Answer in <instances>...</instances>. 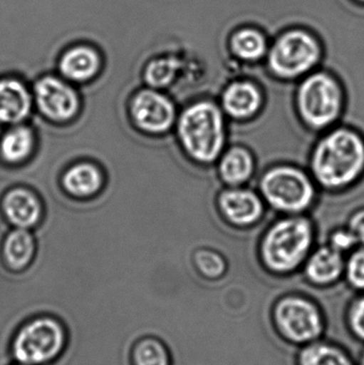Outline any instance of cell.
<instances>
[{
    "label": "cell",
    "mask_w": 364,
    "mask_h": 365,
    "mask_svg": "<svg viewBox=\"0 0 364 365\" xmlns=\"http://www.w3.org/2000/svg\"><path fill=\"white\" fill-rule=\"evenodd\" d=\"M314 182L326 190L352 186L364 173V138L350 128L328 130L316 143L310 158Z\"/></svg>",
    "instance_id": "obj_1"
},
{
    "label": "cell",
    "mask_w": 364,
    "mask_h": 365,
    "mask_svg": "<svg viewBox=\"0 0 364 365\" xmlns=\"http://www.w3.org/2000/svg\"><path fill=\"white\" fill-rule=\"evenodd\" d=\"M70 329L66 322L51 313H40L24 321L13 334L10 356L19 365H64L71 357Z\"/></svg>",
    "instance_id": "obj_2"
},
{
    "label": "cell",
    "mask_w": 364,
    "mask_h": 365,
    "mask_svg": "<svg viewBox=\"0 0 364 365\" xmlns=\"http://www.w3.org/2000/svg\"><path fill=\"white\" fill-rule=\"evenodd\" d=\"M224 115L222 107L209 100L192 103L177 115V140L192 162L205 166L218 162L227 143Z\"/></svg>",
    "instance_id": "obj_3"
},
{
    "label": "cell",
    "mask_w": 364,
    "mask_h": 365,
    "mask_svg": "<svg viewBox=\"0 0 364 365\" xmlns=\"http://www.w3.org/2000/svg\"><path fill=\"white\" fill-rule=\"evenodd\" d=\"M313 242V225L307 217L286 215L274 222L263 235L261 261L273 274H290L305 263Z\"/></svg>",
    "instance_id": "obj_4"
},
{
    "label": "cell",
    "mask_w": 364,
    "mask_h": 365,
    "mask_svg": "<svg viewBox=\"0 0 364 365\" xmlns=\"http://www.w3.org/2000/svg\"><path fill=\"white\" fill-rule=\"evenodd\" d=\"M295 105L299 119L309 130H326L343 113V89L328 73H312L297 88Z\"/></svg>",
    "instance_id": "obj_5"
},
{
    "label": "cell",
    "mask_w": 364,
    "mask_h": 365,
    "mask_svg": "<svg viewBox=\"0 0 364 365\" xmlns=\"http://www.w3.org/2000/svg\"><path fill=\"white\" fill-rule=\"evenodd\" d=\"M259 190L265 204L284 215H303L316 199L311 175L291 165H277L261 177Z\"/></svg>",
    "instance_id": "obj_6"
},
{
    "label": "cell",
    "mask_w": 364,
    "mask_h": 365,
    "mask_svg": "<svg viewBox=\"0 0 364 365\" xmlns=\"http://www.w3.org/2000/svg\"><path fill=\"white\" fill-rule=\"evenodd\" d=\"M320 58L316 38L303 30H292L282 34L271 47L269 68L277 78L293 81L311 72Z\"/></svg>",
    "instance_id": "obj_7"
},
{
    "label": "cell",
    "mask_w": 364,
    "mask_h": 365,
    "mask_svg": "<svg viewBox=\"0 0 364 365\" xmlns=\"http://www.w3.org/2000/svg\"><path fill=\"white\" fill-rule=\"evenodd\" d=\"M274 321L282 336L295 344L313 342L324 330V321L316 304L298 296L279 300L274 309Z\"/></svg>",
    "instance_id": "obj_8"
},
{
    "label": "cell",
    "mask_w": 364,
    "mask_h": 365,
    "mask_svg": "<svg viewBox=\"0 0 364 365\" xmlns=\"http://www.w3.org/2000/svg\"><path fill=\"white\" fill-rule=\"evenodd\" d=\"M130 109L135 125L149 135L166 134L177 123L175 103L154 88L139 90L132 98Z\"/></svg>",
    "instance_id": "obj_9"
},
{
    "label": "cell",
    "mask_w": 364,
    "mask_h": 365,
    "mask_svg": "<svg viewBox=\"0 0 364 365\" xmlns=\"http://www.w3.org/2000/svg\"><path fill=\"white\" fill-rule=\"evenodd\" d=\"M33 90L36 107L49 121L66 123L78 113L80 98L76 90L62 79L46 75L36 81Z\"/></svg>",
    "instance_id": "obj_10"
},
{
    "label": "cell",
    "mask_w": 364,
    "mask_h": 365,
    "mask_svg": "<svg viewBox=\"0 0 364 365\" xmlns=\"http://www.w3.org/2000/svg\"><path fill=\"white\" fill-rule=\"evenodd\" d=\"M264 204L260 193L245 187H229L218 195L217 205L224 220L234 227L256 225L264 215Z\"/></svg>",
    "instance_id": "obj_11"
},
{
    "label": "cell",
    "mask_w": 364,
    "mask_h": 365,
    "mask_svg": "<svg viewBox=\"0 0 364 365\" xmlns=\"http://www.w3.org/2000/svg\"><path fill=\"white\" fill-rule=\"evenodd\" d=\"M2 212L10 225L29 229L40 222L43 215L42 197L30 187H13L4 193Z\"/></svg>",
    "instance_id": "obj_12"
},
{
    "label": "cell",
    "mask_w": 364,
    "mask_h": 365,
    "mask_svg": "<svg viewBox=\"0 0 364 365\" xmlns=\"http://www.w3.org/2000/svg\"><path fill=\"white\" fill-rule=\"evenodd\" d=\"M263 94L254 83L233 81L222 94V107L224 115L236 121H247L256 117L263 106Z\"/></svg>",
    "instance_id": "obj_13"
},
{
    "label": "cell",
    "mask_w": 364,
    "mask_h": 365,
    "mask_svg": "<svg viewBox=\"0 0 364 365\" xmlns=\"http://www.w3.org/2000/svg\"><path fill=\"white\" fill-rule=\"evenodd\" d=\"M32 96L23 81L0 79V124H19L32 113Z\"/></svg>",
    "instance_id": "obj_14"
},
{
    "label": "cell",
    "mask_w": 364,
    "mask_h": 365,
    "mask_svg": "<svg viewBox=\"0 0 364 365\" xmlns=\"http://www.w3.org/2000/svg\"><path fill=\"white\" fill-rule=\"evenodd\" d=\"M343 253L323 246L310 253L305 262V274L310 282L320 287L337 282L345 272Z\"/></svg>",
    "instance_id": "obj_15"
},
{
    "label": "cell",
    "mask_w": 364,
    "mask_h": 365,
    "mask_svg": "<svg viewBox=\"0 0 364 365\" xmlns=\"http://www.w3.org/2000/svg\"><path fill=\"white\" fill-rule=\"evenodd\" d=\"M36 242L28 229L16 227L6 234L2 244V261L6 269L13 272L27 270L36 255Z\"/></svg>",
    "instance_id": "obj_16"
},
{
    "label": "cell",
    "mask_w": 364,
    "mask_h": 365,
    "mask_svg": "<svg viewBox=\"0 0 364 365\" xmlns=\"http://www.w3.org/2000/svg\"><path fill=\"white\" fill-rule=\"evenodd\" d=\"M256 170V162L249 150L234 145L224 150L218 160V175L229 187L243 186L251 180Z\"/></svg>",
    "instance_id": "obj_17"
},
{
    "label": "cell",
    "mask_w": 364,
    "mask_h": 365,
    "mask_svg": "<svg viewBox=\"0 0 364 365\" xmlns=\"http://www.w3.org/2000/svg\"><path fill=\"white\" fill-rule=\"evenodd\" d=\"M103 184L102 170L95 163H75L62 175V186L77 199H89L100 190Z\"/></svg>",
    "instance_id": "obj_18"
},
{
    "label": "cell",
    "mask_w": 364,
    "mask_h": 365,
    "mask_svg": "<svg viewBox=\"0 0 364 365\" xmlns=\"http://www.w3.org/2000/svg\"><path fill=\"white\" fill-rule=\"evenodd\" d=\"M100 55L87 46H77L62 56L59 68L68 81L83 83L93 78L100 68Z\"/></svg>",
    "instance_id": "obj_19"
},
{
    "label": "cell",
    "mask_w": 364,
    "mask_h": 365,
    "mask_svg": "<svg viewBox=\"0 0 364 365\" xmlns=\"http://www.w3.org/2000/svg\"><path fill=\"white\" fill-rule=\"evenodd\" d=\"M36 136L29 125H16L0 137V158L9 165H21L34 150Z\"/></svg>",
    "instance_id": "obj_20"
},
{
    "label": "cell",
    "mask_w": 364,
    "mask_h": 365,
    "mask_svg": "<svg viewBox=\"0 0 364 365\" xmlns=\"http://www.w3.org/2000/svg\"><path fill=\"white\" fill-rule=\"evenodd\" d=\"M132 365H171L166 345L152 336H140L135 341L130 354Z\"/></svg>",
    "instance_id": "obj_21"
},
{
    "label": "cell",
    "mask_w": 364,
    "mask_h": 365,
    "mask_svg": "<svg viewBox=\"0 0 364 365\" xmlns=\"http://www.w3.org/2000/svg\"><path fill=\"white\" fill-rule=\"evenodd\" d=\"M231 49L237 58L244 61H258L266 53V40L256 29L245 28L233 34Z\"/></svg>",
    "instance_id": "obj_22"
},
{
    "label": "cell",
    "mask_w": 364,
    "mask_h": 365,
    "mask_svg": "<svg viewBox=\"0 0 364 365\" xmlns=\"http://www.w3.org/2000/svg\"><path fill=\"white\" fill-rule=\"evenodd\" d=\"M298 365H354L350 356L338 346L312 343L299 355Z\"/></svg>",
    "instance_id": "obj_23"
},
{
    "label": "cell",
    "mask_w": 364,
    "mask_h": 365,
    "mask_svg": "<svg viewBox=\"0 0 364 365\" xmlns=\"http://www.w3.org/2000/svg\"><path fill=\"white\" fill-rule=\"evenodd\" d=\"M177 70V60L173 58L155 59L147 64L145 71V79L147 85L154 89L166 88L172 83Z\"/></svg>",
    "instance_id": "obj_24"
},
{
    "label": "cell",
    "mask_w": 364,
    "mask_h": 365,
    "mask_svg": "<svg viewBox=\"0 0 364 365\" xmlns=\"http://www.w3.org/2000/svg\"><path fill=\"white\" fill-rule=\"evenodd\" d=\"M344 274L353 289L364 293V246L355 250L346 261Z\"/></svg>",
    "instance_id": "obj_25"
},
{
    "label": "cell",
    "mask_w": 364,
    "mask_h": 365,
    "mask_svg": "<svg viewBox=\"0 0 364 365\" xmlns=\"http://www.w3.org/2000/svg\"><path fill=\"white\" fill-rule=\"evenodd\" d=\"M196 264L201 274L207 278H218L226 269L222 257L211 251H200L197 255Z\"/></svg>",
    "instance_id": "obj_26"
},
{
    "label": "cell",
    "mask_w": 364,
    "mask_h": 365,
    "mask_svg": "<svg viewBox=\"0 0 364 365\" xmlns=\"http://www.w3.org/2000/svg\"><path fill=\"white\" fill-rule=\"evenodd\" d=\"M348 323L352 334L364 342V293L350 304Z\"/></svg>",
    "instance_id": "obj_27"
},
{
    "label": "cell",
    "mask_w": 364,
    "mask_h": 365,
    "mask_svg": "<svg viewBox=\"0 0 364 365\" xmlns=\"http://www.w3.org/2000/svg\"><path fill=\"white\" fill-rule=\"evenodd\" d=\"M358 245L356 237L348 227H341V229H337L331 232V238H329V246L335 250L339 251V252H348V251L353 250Z\"/></svg>",
    "instance_id": "obj_28"
},
{
    "label": "cell",
    "mask_w": 364,
    "mask_h": 365,
    "mask_svg": "<svg viewBox=\"0 0 364 365\" xmlns=\"http://www.w3.org/2000/svg\"><path fill=\"white\" fill-rule=\"evenodd\" d=\"M348 227L354 234L358 244L364 246V210H357L350 217Z\"/></svg>",
    "instance_id": "obj_29"
},
{
    "label": "cell",
    "mask_w": 364,
    "mask_h": 365,
    "mask_svg": "<svg viewBox=\"0 0 364 365\" xmlns=\"http://www.w3.org/2000/svg\"><path fill=\"white\" fill-rule=\"evenodd\" d=\"M359 365H364V351L361 354L360 360H359Z\"/></svg>",
    "instance_id": "obj_30"
},
{
    "label": "cell",
    "mask_w": 364,
    "mask_h": 365,
    "mask_svg": "<svg viewBox=\"0 0 364 365\" xmlns=\"http://www.w3.org/2000/svg\"><path fill=\"white\" fill-rule=\"evenodd\" d=\"M10 365H19V364H10Z\"/></svg>",
    "instance_id": "obj_31"
},
{
    "label": "cell",
    "mask_w": 364,
    "mask_h": 365,
    "mask_svg": "<svg viewBox=\"0 0 364 365\" xmlns=\"http://www.w3.org/2000/svg\"><path fill=\"white\" fill-rule=\"evenodd\" d=\"M360 1H363V2H364V0H360Z\"/></svg>",
    "instance_id": "obj_32"
}]
</instances>
